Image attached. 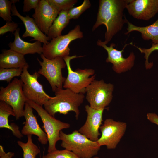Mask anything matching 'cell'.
Here are the masks:
<instances>
[{
  "instance_id": "cell-1",
  "label": "cell",
  "mask_w": 158,
  "mask_h": 158,
  "mask_svg": "<svg viewBox=\"0 0 158 158\" xmlns=\"http://www.w3.org/2000/svg\"><path fill=\"white\" fill-rule=\"evenodd\" d=\"M131 0H100L96 21L93 26L94 31L104 25L106 28L104 42L107 44L120 31L127 20L123 12Z\"/></svg>"
},
{
  "instance_id": "cell-2",
  "label": "cell",
  "mask_w": 158,
  "mask_h": 158,
  "mask_svg": "<svg viewBox=\"0 0 158 158\" xmlns=\"http://www.w3.org/2000/svg\"><path fill=\"white\" fill-rule=\"evenodd\" d=\"M55 95L44 104L45 110L54 117L57 113L65 115L73 111L78 119L80 113L79 107L84 101V94L76 93L68 89L63 88L57 90Z\"/></svg>"
},
{
  "instance_id": "cell-3",
  "label": "cell",
  "mask_w": 158,
  "mask_h": 158,
  "mask_svg": "<svg viewBox=\"0 0 158 158\" xmlns=\"http://www.w3.org/2000/svg\"><path fill=\"white\" fill-rule=\"evenodd\" d=\"M61 146L73 152L80 158H92L96 156L100 149L97 142L92 141L78 130L66 134L62 130L60 133Z\"/></svg>"
},
{
  "instance_id": "cell-4",
  "label": "cell",
  "mask_w": 158,
  "mask_h": 158,
  "mask_svg": "<svg viewBox=\"0 0 158 158\" xmlns=\"http://www.w3.org/2000/svg\"><path fill=\"white\" fill-rule=\"evenodd\" d=\"M84 56H68L63 58L67 67L68 75L63 83V87L77 94L86 93L87 87L95 79V70L91 68L73 70L70 65L71 60Z\"/></svg>"
},
{
  "instance_id": "cell-5",
  "label": "cell",
  "mask_w": 158,
  "mask_h": 158,
  "mask_svg": "<svg viewBox=\"0 0 158 158\" xmlns=\"http://www.w3.org/2000/svg\"><path fill=\"white\" fill-rule=\"evenodd\" d=\"M37 113L43 123L42 126L48 138L47 152L49 153L57 149L56 144L60 140V133L62 130L70 126V124L62 122L50 115L42 106L30 100L26 101Z\"/></svg>"
},
{
  "instance_id": "cell-6",
  "label": "cell",
  "mask_w": 158,
  "mask_h": 158,
  "mask_svg": "<svg viewBox=\"0 0 158 158\" xmlns=\"http://www.w3.org/2000/svg\"><path fill=\"white\" fill-rule=\"evenodd\" d=\"M83 37L80 26L77 25L68 33L54 38L47 44H44L42 54L49 59L57 57L63 58L69 56L70 49L68 46L70 43L75 40L81 39Z\"/></svg>"
},
{
  "instance_id": "cell-7",
  "label": "cell",
  "mask_w": 158,
  "mask_h": 158,
  "mask_svg": "<svg viewBox=\"0 0 158 158\" xmlns=\"http://www.w3.org/2000/svg\"><path fill=\"white\" fill-rule=\"evenodd\" d=\"M40 55L42 61L37 58L41 67L38 73L46 78L53 91L55 92L58 89H63L66 78L63 77L62 70L66 66L63 59L57 57L49 59L46 58L42 54Z\"/></svg>"
},
{
  "instance_id": "cell-8",
  "label": "cell",
  "mask_w": 158,
  "mask_h": 158,
  "mask_svg": "<svg viewBox=\"0 0 158 158\" xmlns=\"http://www.w3.org/2000/svg\"><path fill=\"white\" fill-rule=\"evenodd\" d=\"M23 85L21 79L15 78L6 87H0V100L11 106L16 120L23 116L24 107L27 101Z\"/></svg>"
},
{
  "instance_id": "cell-9",
  "label": "cell",
  "mask_w": 158,
  "mask_h": 158,
  "mask_svg": "<svg viewBox=\"0 0 158 158\" xmlns=\"http://www.w3.org/2000/svg\"><path fill=\"white\" fill-rule=\"evenodd\" d=\"M113 90L112 84L95 79L86 88V99L92 108L105 109L112 100Z\"/></svg>"
},
{
  "instance_id": "cell-10",
  "label": "cell",
  "mask_w": 158,
  "mask_h": 158,
  "mask_svg": "<svg viewBox=\"0 0 158 158\" xmlns=\"http://www.w3.org/2000/svg\"><path fill=\"white\" fill-rule=\"evenodd\" d=\"M28 67L23 68L20 76L23 83V90L27 101H31L42 106L51 98L44 91L43 85L37 80L40 74L35 72L32 74L28 72Z\"/></svg>"
},
{
  "instance_id": "cell-11",
  "label": "cell",
  "mask_w": 158,
  "mask_h": 158,
  "mask_svg": "<svg viewBox=\"0 0 158 158\" xmlns=\"http://www.w3.org/2000/svg\"><path fill=\"white\" fill-rule=\"evenodd\" d=\"M124 122L106 119L99 128L101 137L97 142L99 146L105 145L108 149H115L124 135L127 128Z\"/></svg>"
},
{
  "instance_id": "cell-12",
  "label": "cell",
  "mask_w": 158,
  "mask_h": 158,
  "mask_svg": "<svg viewBox=\"0 0 158 158\" xmlns=\"http://www.w3.org/2000/svg\"><path fill=\"white\" fill-rule=\"evenodd\" d=\"M97 44L98 46L103 47L107 51L108 56L106 61L113 64L112 69L116 73H120L125 72L130 70L133 66L135 59L134 53H130L127 58H124L123 55L125 47L128 45H133L132 42L126 44L122 49L121 50L114 47L115 46L114 43H112L109 47H108L104 41L99 39L97 41Z\"/></svg>"
},
{
  "instance_id": "cell-13",
  "label": "cell",
  "mask_w": 158,
  "mask_h": 158,
  "mask_svg": "<svg viewBox=\"0 0 158 158\" xmlns=\"http://www.w3.org/2000/svg\"><path fill=\"white\" fill-rule=\"evenodd\" d=\"M87 113L85 123L78 130V131L90 140L97 142L101 135L99 130L102 125V116L105 109H96L90 105L85 106Z\"/></svg>"
},
{
  "instance_id": "cell-14",
  "label": "cell",
  "mask_w": 158,
  "mask_h": 158,
  "mask_svg": "<svg viewBox=\"0 0 158 158\" xmlns=\"http://www.w3.org/2000/svg\"><path fill=\"white\" fill-rule=\"evenodd\" d=\"M32 16L41 31L47 35L49 29L60 12L50 5L47 0H40Z\"/></svg>"
},
{
  "instance_id": "cell-15",
  "label": "cell",
  "mask_w": 158,
  "mask_h": 158,
  "mask_svg": "<svg viewBox=\"0 0 158 158\" xmlns=\"http://www.w3.org/2000/svg\"><path fill=\"white\" fill-rule=\"evenodd\" d=\"M126 8L133 18L148 20L158 12V0H131Z\"/></svg>"
},
{
  "instance_id": "cell-16",
  "label": "cell",
  "mask_w": 158,
  "mask_h": 158,
  "mask_svg": "<svg viewBox=\"0 0 158 158\" xmlns=\"http://www.w3.org/2000/svg\"><path fill=\"white\" fill-rule=\"evenodd\" d=\"M23 116L25 121L21 130L22 134L27 136L35 135L37 136L38 140L41 144H46L48 142L47 135L40 127L37 118L33 114V108L27 102L24 107Z\"/></svg>"
},
{
  "instance_id": "cell-17",
  "label": "cell",
  "mask_w": 158,
  "mask_h": 158,
  "mask_svg": "<svg viewBox=\"0 0 158 158\" xmlns=\"http://www.w3.org/2000/svg\"><path fill=\"white\" fill-rule=\"evenodd\" d=\"M12 16L18 17L23 23L25 31L22 35L23 38L31 37L33 38L30 40L38 41L44 44H47L49 39L48 37L40 30L34 19L28 15L24 17L18 11L15 4L12 6Z\"/></svg>"
},
{
  "instance_id": "cell-18",
  "label": "cell",
  "mask_w": 158,
  "mask_h": 158,
  "mask_svg": "<svg viewBox=\"0 0 158 158\" xmlns=\"http://www.w3.org/2000/svg\"><path fill=\"white\" fill-rule=\"evenodd\" d=\"M20 29L18 28L14 33V40L13 42H10L8 45L10 49L16 51L24 56L28 54L37 53L41 55L42 53L41 42L36 41L31 43L22 40L20 36Z\"/></svg>"
},
{
  "instance_id": "cell-19",
  "label": "cell",
  "mask_w": 158,
  "mask_h": 158,
  "mask_svg": "<svg viewBox=\"0 0 158 158\" xmlns=\"http://www.w3.org/2000/svg\"><path fill=\"white\" fill-rule=\"evenodd\" d=\"M29 66L24 56L11 49L4 50L0 54V68H24Z\"/></svg>"
},
{
  "instance_id": "cell-20",
  "label": "cell",
  "mask_w": 158,
  "mask_h": 158,
  "mask_svg": "<svg viewBox=\"0 0 158 158\" xmlns=\"http://www.w3.org/2000/svg\"><path fill=\"white\" fill-rule=\"evenodd\" d=\"M10 115L15 117V114L12 107L4 102L0 101V128L9 129L13 135L19 139L23 137V135L19 129V127L12 123L10 124L8 117Z\"/></svg>"
},
{
  "instance_id": "cell-21",
  "label": "cell",
  "mask_w": 158,
  "mask_h": 158,
  "mask_svg": "<svg viewBox=\"0 0 158 158\" xmlns=\"http://www.w3.org/2000/svg\"><path fill=\"white\" fill-rule=\"evenodd\" d=\"M126 23L128 24L127 31L125 34L133 31H138L141 33L142 37L144 40H151L152 43L158 44V18L152 24L145 27L135 25L128 20Z\"/></svg>"
},
{
  "instance_id": "cell-22",
  "label": "cell",
  "mask_w": 158,
  "mask_h": 158,
  "mask_svg": "<svg viewBox=\"0 0 158 158\" xmlns=\"http://www.w3.org/2000/svg\"><path fill=\"white\" fill-rule=\"evenodd\" d=\"M68 11H61L49 28L47 36L49 40L61 35V32L70 22Z\"/></svg>"
},
{
  "instance_id": "cell-23",
  "label": "cell",
  "mask_w": 158,
  "mask_h": 158,
  "mask_svg": "<svg viewBox=\"0 0 158 158\" xmlns=\"http://www.w3.org/2000/svg\"><path fill=\"white\" fill-rule=\"evenodd\" d=\"M27 136V141L24 143L18 141L17 144L22 149L23 152V158H36L37 156L40 152L38 147L32 141V135Z\"/></svg>"
},
{
  "instance_id": "cell-24",
  "label": "cell",
  "mask_w": 158,
  "mask_h": 158,
  "mask_svg": "<svg viewBox=\"0 0 158 158\" xmlns=\"http://www.w3.org/2000/svg\"><path fill=\"white\" fill-rule=\"evenodd\" d=\"M23 68H0V80L10 83L14 77L21 76Z\"/></svg>"
},
{
  "instance_id": "cell-25",
  "label": "cell",
  "mask_w": 158,
  "mask_h": 158,
  "mask_svg": "<svg viewBox=\"0 0 158 158\" xmlns=\"http://www.w3.org/2000/svg\"><path fill=\"white\" fill-rule=\"evenodd\" d=\"M49 3L60 12L68 11L73 7L76 0H47Z\"/></svg>"
},
{
  "instance_id": "cell-26",
  "label": "cell",
  "mask_w": 158,
  "mask_h": 158,
  "mask_svg": "<svg viewBox=\"0 0 158 158\" xmlns=\"http://www.w3.org/2000/svg\"><path fill=\"white\" fill-rule=\"evenodd\" d=\"M91 6L90 2L89 0H84L80 5L73 7L68 11L69 19L78 18L80 15Z\"/></svg>"
},
{
  "instance_id": "cell-27",
  "label": "cell",
  "mask_w": 158,
  "mask_h": 158,
  "mask_svg": "<svg viewBox=\"0 0 158 158\" xmlns=\"http://www.w3.org/2000/svg\"><path fill=\"white\" fill-rule=\"evenodd\" d=\"M12 4L11 1L0 0V17L6 22L12 21L11 13Z\"/></svg>"
},
{
  "instance_id": "cell-28",
  "label": "cell",
  "mask_w": 158,
  "mask_h": 158,
  "mask_svg": "<svg viewBox=\"0 0 158 158\" xmlns=\"http://www.w3.org/2000/svg\"><path fill=\"white\" fill-rule=\"evenodd\" d=\"M42 158H80L72 151L65 149L62 150H56L48 153L43 156Z\"/></svg>"
},
{
  "instance_id": "cell-29",
  "label": "cell",
  "mask_w": 158,
  "mask_h": 158,
  "mask_svg": "<svg viewBox=\"0 0 158 158\" xmlns=\"http://www.w3.org/2000/svg\"><path fill=\"white\" fill-rule=\"evenodd\" d=\"M138 49L142 53L144 54V58L145 59V67L147 69L150 68L153 66L152 63H149L148 58L150 54L154 51H158V44H152L151 47L148 49L139 47L135 45H133Z\"/></svg>"
},
{
  "instance_id": "cell-30",
  "label": "cell",
  "mask_w": 158,
  "mask_h": 158,
  "mask_svg": "<svg viewBox=\"0 0 158 158\" xmlns=\"http://www.w3.org/2000/svg\"><path fill=\"white\" fill-rule=\"evenodd\" d=\"M18 24L13 21H7L4 25L0 28V35L9 32L13 33L18 28Z\"/></svg>"
},
{
  "instance_id": "cell-31",
  "label": "cell",
  "mask_w": 158,
  "mask_h": 158,
  "mask_svg": "<svg viewBox=\"0 0 158 158\" xmlns=\"http://www.w3.org/2000/svg\"><path fill=\"white\" fill-rule=\"evenodd\" d=\"M40 0H24L23 11L28 12L31 9L35 10L37 7Z\"/></svg>"
},
{
  "instance_id": "cell-32",
  "label": "cell",
  "mask_w": 158,
  "mask_h": 158,
  "mask_svg": "<svg viewBox=\"0 0 158 158\" xmlns=\"http://www.w3.org/2000/svg\"><path fill=\"white\" fill-rule=\"evenodd\" d=\"M14 155V153L11 152H6L4 150L3 147L1 145H0V158H12Z\"/></svg>"
},
{
  "instance_id": "cell-33",
  "label": "cell",
  "mask_w": 158,
  "mask_h": 158,
  "mask_svg": "<svg viewBox=\"0 0 158 158\" xmlns=\"http://www.w3.org/2000/svg\"><path fill=\"white\" fill-rule=\"evenodd\" d=\"M148 120L151 123L158 126V116L155 113H149L147 114Z\"/></svg>"
},
{
  "instance_id": "cell-34",
  "label": "cell",
  "mask_w": 158,
  "mask_h": 158,
  "mask_svg": "<svg viewBox=\"0 0 158 158\" xmlns=\"http://www.w3.org/2000/svg\"><path fill=\"white\" fill-rule=\"evenodd\" d=\"M11 1L12 2V4H15V3H16L17 2H19V0H11Z\"/></svg>"
},
{
  "instance_id": "cell-35",
  "label": "cell",
  "mask_w": 158,
  "mask_h": 158,
  "mask_svg": "<svg viewBox=\"0 0 158 158\" xmlns=\"http://www.w3.org/2000/svg\"><path fill=\"white\" fill-rule=\"evenodd\" d=\"M93 158H99L98 156H95L94 157H93Z\"/></svg>"
}]
</instances>
